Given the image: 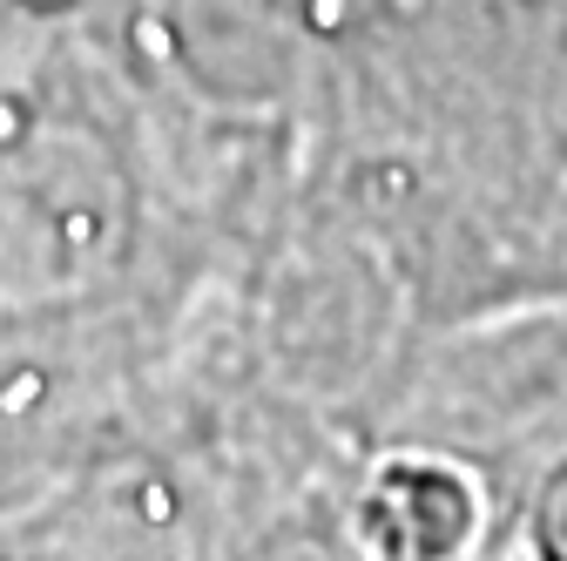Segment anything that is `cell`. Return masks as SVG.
<instances>
[{
    "label": "cell",
    "mask_w": 567,
    "mask_h": 561,
    "mask_svg": "<svg viewBox=\"0 0 567 561\" xmlns=\"http://www.w3.org/2000/svg\"><path fill=\"white\" fill-rule=\"evenodd\" d=\"M41 41V14H28L21 0H0V68H14Z\"/></svg>",
    "instance_id": "cell-1"
},
{
    "label": "cell",
    "mask_w": 567,
    "mask_h": 561,
    "mask_svg": "<svg viewBox=\"0 0 567 561\" xmlns=\"http://www.w3.org/2000/svg\"><path fill=\"white\" fill-rule=\"evenodd\" d=\"M21 8H28V14H41V8H48V0H21Z\"/></svg>",
    "instance_id": "cell-2"
}]
</instances>
